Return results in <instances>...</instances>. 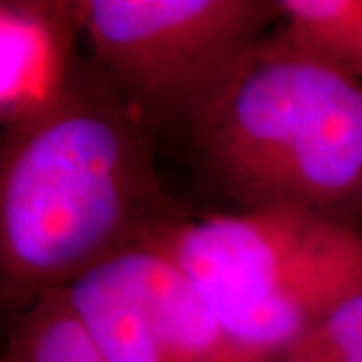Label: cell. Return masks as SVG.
I'll list each match as a JSON object with an SVG mask.
<instances>
[{"label":"cell","mask_w":362,"mask_h":362,"mask_svg":"<svg viewBox=\"0 0 362 362\" xmlns=\"http://www.w3.org/2000/svg\"><path fill=\"white\" fill-rule=\"evenodd\" d=\"M0 362H109L66 300L54 290L14 316Z\"/></svg>","instance_id":"52a82bcc"},{"label":"cell","mask_w":362,"mask_h":362,"mask_svg":"<svg viewBox=\"0 0 362 362\" xmlns=\"http://www.w3.org/2000/svg\"><path fill=\"white\" fill-rule=\"evenodd\" d=\"M282 28L304 52L362 81V0H280Z\"/></svg>","instance_id":"ba28073f"},{"label":"cell","mask_w":362,"mask_h":362,"mask_svg":"<svg viewBox=\"0 0 362 362\" xmlns=\"http://www.w3.org/2000/svg\"><path fill=\"white\" fill-rule=\"evenodd\" d=\"M87 0L0 2V125L25 123L57 103L75 77Z\"/></svg>","instance_id":"8992f818"},{"label":"cell","mask_w":362,"mask_h":362,"mask_svg":"<svg viewBox=\"0 0 362 362\" xmlns=\"http://www.w3.org/2000/svg\"><path fill=\"white\" fill-rule=\"evenodd\" d=\"M145 246L189 278L232 338L274 362L362 292V232L306 207L181 216Z\"/></svg>","instance_id":"3957f363"},{"label":"cell","mask_w":362,"mask_h":362,"mask_svg":"<svg viewBox=\"0 0 362 362\" xmlns=\"http://www.w3.org/2000/svg\"><path fill=\"white\" fill-rule=\"evenodd\" d=\"M181 131L232 214L306 207L362 220V81L304 52L280 26L232 66Z\"/></svg>","instance_id":"7a4b0ae2"},{"label":"cell","mask_w":362,"mask_h":362,"mask_svg":"<svg viewBox=\"0 0 362 362\" xmlns=\"http://www.w3.org/2000/svg\"><path fill=\"white\" fill-rule=\"evenodd\" d=\"M278 362H362V292L290 344Z\"/></svg>","instance_id":"9c48e42d"},{"label":"cell","mask_w":362,"mask_h":362,"mask_svg":"<svg viewBox=\"0 0 362 362\" xmlns=\"http://www.w3.org/2000/svg\"><path fill=\"white\" fill-rule=\"evenodd\" d=\"M63 290L109 362H274L232 338L189 278L145 244Z\"/></svg>","instance_id":"5b68a950"},{"label":"cell","mask_w":362,"mask_h":362,"mask_svg":"<svg viewBox=\"0 0 362 362\" xmlns=\"http://www.w3.org/2000/svg\"><path fill=\"white\" fill-rule=\"evenodd\" d=\"M153 127L90 57L45 113L2 129L0 298L18 314L181 218Z\"/></svg>","instance_id":"6da1fadb"},{"label":"cell","mask_w":362,"mask_h":362,"mask_svg":"<svg viewBox=\"0 0 362 362\" xmlns=\"http://www.w3.org/2000/svg\"><path fill=\"white\" fill-rule=\"evenodd\" d=\"M276 21L280 0H87L85 35L153 131L181 129Z\"/></svg>","instance_id":"277c9868"}]
</instances>
